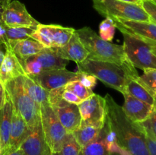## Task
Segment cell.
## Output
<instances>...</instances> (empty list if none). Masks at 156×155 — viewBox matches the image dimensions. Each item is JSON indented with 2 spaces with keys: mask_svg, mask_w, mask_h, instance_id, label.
<instances>
[{
  "mask_svg": "<svg viewBox=\"0 0 156 155\" xmlns=\"http://www.w3.org/2000/svg\"><path fill=\"white\" fill-rule=\"evenodd\" d=\"M142 127H143V126H142ZM143 131H144V129H143ZM144 134L145 137H146V144H147L149 155H156V139H155L153 137L151 136L149 134H148L147 132H145V131Z\"/></svg>",
  "mask_w": 156,
  "mask_h": 155,
  "instance_id": "cell-35",
  "label": "cell"
},
{
  "mask_svg": "<svg viewBox=\"0 0 156 155\" xmlns=\"http://www.w3.org/2000/svg\"><path fill=\"white\" fill-rule=\"evenodd\" d=\"M53 155H59L58 153H53Z\"/></svg>",
  "mask_w": 156,
  "mask_h": 155,
  "instance_id": "cell-45",
  "label": "cell"
},
{
  "mask_svg": "<svg viewBox=\"0 0 156 155\" xmlns=\"http://www.w3.org/2000/svg\"><path fill=\"white\" fill-rule=\"evenodd\" d=\"M107 121L114 131L120 147L129 155H149L144 131L140 123L131 121L110 94L105 96Z\"/></svg>",
  "mask_w": 156,
  "mask_h": 155,
  "instance_id": "cell-1",
  "label": "cell"
},
{
  "mask_svg": "<svg viewBox=\"0 0 156 155\" xmlns=\"http://www.w3.org/2000/svg\"><path fill=\"white\" fill-rule=\"evenodd\" d=\"M139 80L150 91L155 97L156 94V69L144 70L141 76H139Z\"/></svg>",
  "mask_w": 156,
  "mask_h": 155,
  "instance_id": "cell-30",
  "label": "cell"
},
{
  "mask_svg": "<svg viewBox=\"0 0 156 155\" xmlns=\"http://www.w3.org/2000/svg\"><path fill=\"white\" fill-rule=\"evenodd\" d=\"M151 47H152V52H153V53L156 56V45L151 46Z\"/></svg>",
  "mask_w": 156,
  "mask_h": 155,
  "instance_id": "cell-42",
  "label": "cell"
},
{
  "mask_svg": "<svg viewBox=\"0 0 156 155\" xmlns=\"http://www.w3.org/2000/svg\"><path fill=\"white\" fill-rule=\"evenodd\" d=\"M76 32L89 53L88 59L113 62L124 66L133 65L125 54L123 45L104 40L88 27L76 30Z\"/></svg>",
  "mask_w": 156,
  "mask_h": 155,
  "instance_id": "cell-3",
  "label": "cell"
},
{
  "mask_svg": "<svg viewBox=\"0 0 156 155\" xmlns=\"http://www.w3.org/2000/svg\"><path fill=\"white\" fill-rule=\"evenodd\" d=\"M156 106V103H155V106Z\"/></svg>",
  "mask_w": 156,
  "mask_h": 155,
  "instance_id": "cell-49",
  "label": "cell"
},
{
  "mask_svg": "<svg viewBox=\"0 0 156 155\" xmlns=\"http://www.w3.org/2000/svg\"><path fill=\"white\" fill-rule=\"evenodd\" d=\"M64 87L49 91V104L67 133H73L82 124V117L78 105L67 103L62 99Z\"/></svg>",
  "mask_w": 156,
  "mask_h": 155,
  "instance_id": "cell-6",
  "label": "cell"
},
{
  "mask_svg": "<svg viewBox=\"0 0 156 155\" xmlns=\"http://www.w3.org/2000/svg\"><path fill=\"white\" fill-rule=\"evenodd\" d=\"M80 155H82V152H81V153H80Z\"/></svg>",
  "mask_w": 156,
  "mask_h": 155,
  "instance_id": "cell-47",
  "label": "cell"
},
{
  "mask_svg": "<svg viewBox=\"0 0 156 155\" xmlns=\"http://www.w3.org/2000/svg\"><path fill=\"white\" fill-rule=\"evenodd\" d=\"M9 44L23 65L28 58L37 54L44 49L40 43L30 37L9 43Z\"/></svg>",
  "mask_w": 156,
  "mask_h": 155,
  "instance_id": "cell-20",
  "label": "cell"
},
{
  "mask_svg": "<svg viewBox=\"0 0 156 155\" xmlns=\"http://www.w3.org/2000/svg\"><path fill=\"white\" fill-rule=\"evenodd\" d=\"M1 148H2V144H1V139H0V153H1Z\"/></svg>",
  "mask_w": 156,
  "mask_h": 155,
  "instance_id": "cell-44",
  "label": "cell"
},
{
  "mask_svg": "<svg viewBox=\"0 0 156 155\" xmlns=\"http://www.w3.org/2000/svg\"><path fill=\"white\" fill-rule=\"evenodd\" d=\"M82 124L105 126L107 118V106L105 97L94 94L78 105Z\"/></svg>",
  "mask_w": 156,
  "mask_h": 155,
  "instance_id": "cell-10",
  "label": "cell"
},
{
  "mask_svg": "<svg viewBox=\"0 0 156 155\" xmlns=\"http://www.w3.org/2000/svg\"><path fill=\"white\" fill-rule=\"evenodd\" d=\"M19 148L24 155H52L53 153L46 142L41 119L30 130Z\"/></svg>",
  "mask_w": 156,
  "mask_h": 155,
  "instance_id": "cell-14",
  "label": "cell"
},
{
  "mask_svg": "<svg viewBox=\"0 0 156 155\" xmlns=\"http://www.w3.org/2000/svg\"><path fill=\"white\" fill-rule=\"evenodd\" d=\"M68 60L59 57L52 48H44L40 53L28 58L24 62L26 74L31 77L39 75L46 71L65 68Z\"/></svg>",
  "mask_w": 156,
  "mask_h": 155,
  "instance_id": "cell-9",
  "label": "cell"
},
{
  "mask_svg": "<svg viewBox=\"0 0 156 155\" xmlns=\"http://www.w3.org/2000/svg\"><path fill=\"white\" fill-rule=\"evenodd\" d=\"M94 9L105 18L152 22L150 16L140 4L121 0H92Z\"/></svg>",
  "mask_w": 156,
  "mask_h": 155,
  "instance_id": "cell-5",
  "label": "cell"
},
{
  "mask_svg": "<svg viewBox=\"0 0 156 155\" xmlns=\"http://www.w3.org/2000/svg\"><path fill=\"white\" fill-rule=\"evenodd\" d=\"M40 117L46 142L53 153H58L67 135L49 103L41 105Z\"/></svg>",
  "mask_w": 156,
  "mask_h": 155,
  "instance_id": "cell-7",
  "label": "cell"
},
{
  "mask_svg": "<svg viewBox=\"0 0 156 155\" xmlns=\"http://www.w3.org/2000/svg\"><path fill=\"white\" fill-rule=\"evenodd\" d=\"M6 155H24V153H23L22 150H21V149L18 148L17 150L9 152V153H7Z\"/></svg>",
  "mask_w": 156,
  "mask_h": 155,
  "instance_id": "cell-37",
  "label": "cell"
},
{
  "mask_svg": "<svg viewBox=\"0 0 156 155\" xmlns=\"http://www.w3.org/2000/svg\"><path fill=\"white\" fill-rule=\"evenodd\" d=\"M82 155H112L105 139L104 129L95 141L82 149Z\"/></svg>",
  "mask_w": 156,
  "mask_h": 155,
  "instance_id": "cell-25",
  "label": "cell"
},
{
  "mask_svg": "<svg viewBox=\"0 0 156 155\" xmlns=\"http://www.w3.org/2000/svg\"><path fill=\"white\" fill-rule=\"evenodd\" d=\"M123 50L129 62L142 70L156 69V56L148 43L128 34H123Z\"/></svg>",
  "mask_w": 156,
  "mask_h": 155,
  "instance_id": "cell-8",
  "label": "cell"
},
{
  "mask_svg": "<svg viewBox=\"0 0 156 155\" xmlns=\"http://www.w3.org/2000/svg\"><path fill=\"white\" fill-rule=\"evenodd\" d=\"M64 89L73 92V94L78 96L82 101L86 100V99L89 98L91 96H92L94 94V92L92 91V90L85 88L84 85H82L77 80L72 81L68 82L64 86Z\"/></svg>",
  "mask_w": 156,
  "mask_h": 155,
  "instance_id": "cell-28",
  "label": "cell"
},
{
  "mask_svg": "<svg viewBox=\"0 0 156 155\" xmlns=\"http://www.w3.org/2000/svg\"><path fill=\"white\" fill-rule=\"evenodd\" d=\"M8 27L4 24L2 20L0 21V44L6 45L8 43L7 38H6V32H7Z\"/></svg>",
  "mask_w": 156,
  "mask_h": 155,
  "instance_id": "cell-36",
  "label": "cell"
},
{
  "mask_svg": "<svg viewBox=\"0 0 156 155\" xmlns=\"http://www.w3.org/2000/svg\"><path fill=\"white\" fill-rule=\"evenodd\" d=\"M116 29L114 20L111 18H105L99 25V36L104 40L111 42L114 37Z\"/></svg>",
  "mask_w": 156,
  "mask_h": 155,
  "instance_id": "cell-29",
  "label": "cell"
},
{
  "mask_svg": "<svg viewBox=\"0 0 156 155\" xmlns=\"http://www.w3.org/2000/svg\"><path fill=\"white\" fill-rule=\"evenodd\" d=\"M82 147L79 146L72 133L67 134L59 155H80Z\"/></svg>",
  "mask_w": 156,
  "mask_h": 155,
  "instance_id": "cell-27",
  "label": "cell"
},
{
  "mask_svg": "<svg viewBox=\"0 0 156 155\" xmlns=\"http://www.w3.org/2000/svg\"><path fill=\"white\" fill-rule=\"evenodd\" d=\"M153 1H154V2H156V0H153Z\"/></svg>",
  "mask_w": 156,
  "mask_h": 155,
  "instance_id": "cell-48",
  "label": "cell"
},
{
  "mask_svg": "<svg viewBox=\"0 0 156 155\" xmlns=\"http://www.w3.org/2000/svg\"><path fill=\"white\" fill-rule=\"evenodd\" d=\"M32 78L43 88L50 91L62 88L68 82L76 80L77 71L74 72L69 71L66 68H60L46 71L39 75Z\"/></svg>",
  "mask_w": 156,
  "mask_h": 155,
  "instance_id": "cell-15",
  "label": "cell"
},
{
  "mask_svg": "<svg viewBox=\"0 0 156 155\" xmlns=\"http://www.w3.org/2000/svg\"><path fill=\"white\" fill-rule=\"evenodd\" d=\"M2 20L8 27H36L40 24L29 13L25 5L18 0L11 1L4 6Z\"/></svg>",
  "mask_w": 156,
  "mask_h": 155,
  "instance_id": "cell-12",
  "label": "cell"
},
{
  "mask_svg": "<svg viewBox=\"0 0 156 155\" xmlns=\"http://www.w3.org/2000/svg\"><path fill=\"white\" fill-rule=\"evenodd\" d=\"M3 87L7 91L13 106L20 112L31 130L41 119L40 108L26 91L23 84L22 77L20 76L9 81Z\"/></svg>",
  "mask_w": 156,
  "mask_h": 155,
  "instance_id": "cell-4",
  "label": "cell"
},
{
  "mask_svg": "<svg viewBox=\"0 0 156 155\" xmlns=\"http://www.w3.org/2000/svg\"><path fill=\"white\" fill-rule=\"evenodd\" d=\"M3 87V86H2ZM13 105L12 100L5 88L3 87L2 97L0 102V139H1V153L6 155L10 149V132L12 120Z\"/></svg>",
  "mask_w": 156,
  "mask_h": 155,
  "instance_id": "cell-13",
  "label": "cell"
},
{
  "mask_svg": "<svg viewBox=\"0 0 156 155\" xmlns=\"http://www.w3.org/2000/svg\"><path fill=\"white\" fill-rule=\"evenodd\" d=\"M2 1H3V4H4V5H6L9 4L12 0H2Z\"/></svg>",
  "mask_w": 156,
  "mask_h": 155,
  "instance_id": "cell-43",
  "label": "cell"
},
{
  "mask_svg": "<svg viewBox=\"0 0 156 155\" xmlns=\"http://www.w3.org/2000/svg\"><path fill=\"white\" fill-rule=\"evenodd\" d=\"M76 80L79 81L85 88L91 90H92L96 86V84H97V78L94 75L80 71H77V78H76Z\"/></svg>",
  "mask_w": 156,
  "mask_h": 155,
  "instance_id": "cell-32",
  "label": "cell"
},
{
  "mask_svg": "<svg viewBox=\"0 0 156 155\" xmlns=\"http://www.w3.org/2000/svg\"><path fill=\"white\" fill-rule=\"evenodd\" d=\"M116 27L123 34H128L139 38L149 45H156V24L146 21L112 18Z\"/></svg>",
  "mask_w": 156,
  "mask_h": 155,
  "instance_id": "cell-11",
  "label": "cell"
},
{
  "mask_svg": "<svg viewBox=\"0 0 156 155\" xmlns=\"http://www.w3.org/2000/svg\"><path fill=\"white\" fill-rule=\"evenodd\" d=\"M4 5L3 3L0 2V21H2V12H3V9H4Z\"/></svg>",
  "mask_w": 156,
  "mask_h": 155,
  "instance_id": "cell-40",
  "label": "cell"
},
{
  "mask_svg": "<svg viewBox=\"0 0 156 155\" xmlns=\"http://www.w3.org/2000/svg\"><path fill=\"white\" fill-rule=\"evenodd\" d=\"M5 57L0 66V84L4 86L8 81L26 74L21 61L17 57L9 43L5 45Z\"/></svg>",
  "mask_w": 156,
  "mask_h": 155,
  "instance_id": "cell-16",
  "label": "cell"
},
{
  "mask_svg": "<svg viewBox=\"0 0 156 155\" xmlns=\"http://www.w3.org/2000/svg\"><path fill=\"white\" fill-rule=\"evenodd\" d=\"M13 105V104H12ZM30 129L20 112L13 106L12 120L10 132V149L9 152L19 148L21 143L28 136Z\"/></svg>",
  "mask_w": 156,
  "mask_h": 155,
  "instance_id": "cell-19",
  "label": "cell"
},
{
  "mask_svg": "<svg viewBox=\"0 0 156 155\" xmlns=\"http://www.w3.org/2000/svg\"><path fill=\"white\" fill-rule=\"evenodd\" d=\"M62 97L65 101H66L69 103H72V104L79 105V103L82 102V100L78 96H76V94H73L71 91H67V90L65 89L62 93Z\"/></svg>",
  "mask_w": 156,
  "mask_h": 155,
  "instance_id": "cell-34",
  "label": "cell"
},
{
  "mask_svg": "<svg viewBox=\"0 0 156 155\" xmlns=\"http://www.w3.org/2000/svg\"><path fill=\"white\" fill-rule=\"evenodd\" d=\"M47 28L52 43L51 48H59L66 45L76 32L73 27H63L59 24H47Z\"/></svg>",
  "mask_w": 156,
  "mask_h": 155,
  "instance_id": "cell-23",
  "label": "cell"
},
{
  "mask_svg": "<svg viewBox=\"0 0 156 155\" xmlns=\"http://www.w3.org/2000/svg\"><path fill=\"white\" fill-rule=\"evenodd\" d=\"M153 107V111L150 114L149 118L140 124L143 126L145 132L156 139V106Z\"/></svg>",
  "mask_w": 156,
  "mask_h": 155,
  "instance_id": "cell-31",
  "label": "cell"
},
{
  "mask_svg": "<svg viewBox=\"0 0 156 155\" xmlns=\"http://www.w3.org/2000/svg\"><path fill=\"white\" fill-rule=\"evenodd\" d=\"M155 99H156V94H155Z\"/></svg>",
  "mask_w": 156,
  "mask_h": 155,
  "instance_id": "cell-50",
  "label": "cell"
},
{
  "mask_svg": "<svg viewBox=\"0 0 156 155\" xmlns=\"http://www.w3.org/2000/svg\"><path fill=\"white\" fill-rule=\"evenodd\" d=\"M141 5L150 16L152 22L156 24V2L153 0H141Z\"/></svg>",
  "mask_w": 156,
  "mask_h": 155,
  "instance_id": "cell-33",
  "label": "cell"
},
{
  "mask_svg": "<svg viewBox=\"0 0 156 155\" xmlns=\"http://www.w3.org/2000/svg\"><path fill=\"white\" fill-rule=\"evenodd\" d=\"M121 1H124V2H127L136 3V4L141 5V0H121Z\"/></svg>",
  "mask_w": 156,
  "mask_h": 155,
  "instance_id": "cell-39",
  "label": "cell"
},
{
  "mask_svg": "<svg viewBox=\"0 0 156 155\" xmlns=\"http://www.w3.org/2000/svg\"><path fill=\"white\" fill-rule=\"evenodd\" d=\"M5 57V53L2 50V49L0 48V66H1L2 63V61L4 59Z\"/></svg>",
  "mask_w": 156,
  "mask_h": 155,
  "instance_id": "cell-38",
  "label": "cell"
},
{
  "mask_svg": "<svg viewBox=\"0 0 156 155\" xmlns=\"http://www.w3.org/2000/svg\"><path fill=\"white\" fill-rule=\"evenodd\" d=\"M125 93L133 96L135 98L145 102L151 106H155L156 99L150 93V91L140 82L139 77L130 79L126 84ZM124 93V94H125Z\"/></svg>",
  "mask_w": 156,
  "mask_h": 155,
  "instance_id": "cell-24",
  "label": "cell"
},
{
  "mask_svg": "<svg viewBox=\"0 0 156 155\" xmlns=\"http://www.w3.org/2000/svg\"><path fill=\"white\" fill-rule=\"evenodd\" d=\"M103 127L99 125L81 124L80 127L72 134L82 149L98 138Z\"/></svg>",
  "mask_w": 156,
  "mask_h": 155,
  "instance_id": "cell-21",
  "label": "cell"
},
{
  "mask_svg": "<svg viewBox=\"0 0 156 155\" xmlns=\"http://www.w3.org/2000/svg\"><path fill=\"white\" fill-rule=\"evenodd\" d=\"M52 155H53V153H52Z\"/></svg>",
  "mask_w": 156,
  "mask_h": 155,
  "instance_id": "cell-51",
  "label": "cell"
},
{
  "mask_svg": "<svg viewBox=\"0 0 156 155\" xmlns=\"http://www.w3.org/2000/svg\"><path fill=\"white\" fill-rule=\"evenodd\" d=\"M123 95L124 103L121 107L125 115L133 122L141 123L146 121L153 111V106L135 98L127 93Z\"/></svg>",
  "mask_w": 156,
  "mask_h": 155,
  "instance_id": "cell-17",
  "label": "cell"
},
{
  "mask_svg": "<svg viewBox=\"0 0 156 155\" xmlns=\"http://www.w3.org/2000/svg\"><path fill=\"white\" fill-rule=\"evenodd\" d=\"M79 71L88 73L99 81L123 94L129 80L139 77L136 68L133 65L124 66L119 64L104 61L85 59L77 63Z\"/></svg>",
  "mask_w": 156,
  "mask_h": 155,
  "instance_id": "cell-2",
  "label": "cell"
},
{
  "mask_svg": "<svg viewBox=\"0 0 156 155\" xmlns=\"http://www.w3.org/2000/svg\"><path fill=\"white\" fill-rule=\"evenodd\" d=\"M59 57L66 60H72L76 64L88 59L89 53L82 44L79 36L75 32L68 43L59 48H52Z\"/></svg>",
  "mask_w": 156,
  "mask_h": 155,
  "instance_id": "cell-18",
  "label": "cell"
},
{
  "mask_svg": "<svg viewBox=\"0 0 156 155\" xmlns=\"http://www.w3.org/2000/svg\"><path fill=\"white\" fill-rule=\"evenodd\" d=\"M0 2H2V3H3V1H2V0H0ZM3 5H4V4H3Z\"/></svg>",
  "mask_w": 156,
  "mask_h": 155,
  "instance_id": "cell-46",
  "label": "cell"
},
{
  "mask_svg": "<svg viewBox=\"0 0 156 155\" xmlns=\"http://www.w3.org/2000/svg\"><path fill=\"white\" fill-rule=\"evenodd\" d=\"M2 92H3V87L2 86V84H0V102H1L2 97Z\"/></svg>",
  "mask_w": 156,
  "mask_h": 155,
  "instance_id": "cell-41",
  "label": "cell"
},
{
  "mask_svg": "<svg viewBox=\"0 0 156 155\" xmlns=\"http://www.w3.org/2000/svg\"><path fill=\"white\" fill-rule=\"evenodd\" d=\"M21 77L26 91L30 98L38 105V106L44 103H49V91L43 88L28 74H25Z\"/></svg>",
  "mask_w": 156,
  "mask_h": 155,
  "instance_id": "cell-22",
  "label": "cell"
},
{
  "mask_svg": "<svg viewBox=\"0 0 156 155\" xmlns=\"http://www.w3.org/2000/svg\"><path fill=\"white\" fill-rule=\"evenodd\" d=\"M36 27H8L7 32H6V38H7L8 43L11 42H15V41L30 38L33 32L36 29Z\"/></svg>",
  "mask_w": 156,
  "mask_h": 155,
  "instance_id": "cell-26",
  "label": "cell"
}]
</instances>
